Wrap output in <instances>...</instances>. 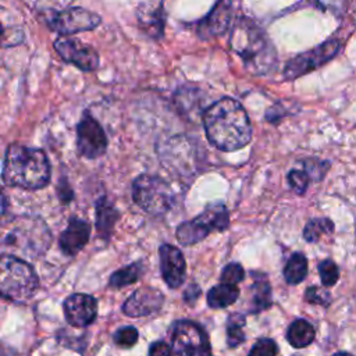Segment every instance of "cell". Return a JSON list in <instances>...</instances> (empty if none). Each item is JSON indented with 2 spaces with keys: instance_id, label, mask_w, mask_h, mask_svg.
I'll list each match as a JSON object with an SVG mask.
<instances>
[{
  "instance_id": "74e56055",
  "label": "cell",
  "mask_w": 356,
  "mask_h": 356,
  "mask_svg": "<svg viewBox=\"0 0 356 356\" xmlns=\"http://www.w3.org/2000/svg\"><path fill=\"white\" fill-rule=\"evenodd\" d=\"M7 206H8L7 196H6V193L3 192V189L0 188V222H1V220H3V217H4V214H6V211H7Z\"/></svg>"
},
{
  "instance_id": "7a4b0ae2",
  "label": "cell",
  "mask_w": 356,
  "mask_h": 356,
  "mask_svg": "<svg viewBox=\"0 0 356 356\" xmlns=\"http://www.w3.org/2000/svg\"><path fill=\"white\" fill-rule=\"evenodd\" d=\"M231 47L254 75L270 72L277 65V51L264 29L248 17L236 19L231 32Z\"/></svg>"
},
{
  "instance_id": "ba28073f",
  "label": "cell",
  "mask_w": 356,
  "mask_h": 356,
  "mask_svg": "<svg viewBox=\"0 0 356 356\" xmlns=\"http://www.w3.org/2000/svg\"><path fill=\"white\" fill-rule=\"evenodd\" d=\"M171 345L177 356H211L204 330L193 321H177L172 325Z\"/></svg>"
},
{
  "instance_id": "8fae6325",
  "label": "cell",
  "mask_w": 356,
  "mask_h": 356,
  "mask_svg": "<svg viewBox=\"0 0 356 356\" xmlns=\"http://www.w3.org/2000/svg\"><path fill=\"white\" fill-rule=\"evenodd\" d=\"M76 147L86 159H97L107 149V136L102 125L88 111L76 125Z\"/></svg>"
},
{
  "instance_id": "7402d4cb",
  "label": "cell",
  "mask_w": 356,
  "mask_h": 356,
  "mask_svg": "<svg viewBox=\"0 0 356 356\" xmlns=\"http://www.w3.org/2000/svg\"><path fill=\"white\" fill-rule=\"evenodd\" d=\"M239 296V289L235 285L220 284L207 292V303L213 309H222L232 305Z\"/></svg>"
},
{
  "instance_id": "5bb4252c",
  "label": "cell",
  "mask_w": 356,
  "mask_h": 356,
  "mask_svg": "<svg viewBox=\"0 0 356 356\" xmlns=\"http://www.w3.org/2000/svg\"><path fill=\"white\" fill-rule=\"evenodd\" d=\"M64 316L74 327H86L97 316V302L93 296L86 293H72L64 303Z\"/></svg>"
},
{
  "instance_id": "83f0119b",
  "label": "cell",
  "mask_w": 356,
  "mask_h": 356,
  "mask_svg": "<svg viewBox=\"0 0 356 356\" xmlns=\"http://www.w3.org/2000/svg\"><path fill=\"white\" fill-rule=\"evenodd\" d=\"M243 324H245V318L242 316H238L236 321L229 318V324L227 327V342L231 348H234L245 341V335L242 331Z\"/></svg>"
},
{
  "instance_id": "e575fe53",
  "label": "cell",
  "mask_w": 356,
  "mask_h": 356,
  "mask_svg": "<svg viewBox=\"0 0 356 356\" xmlns=\"http://www.w3.org/2000/svg\"><path fill=\"white\" fill-rule=\"evenodd\" d=\"M305 299L310 303H318V305H323V306L330 303L328 292H325L324 289H321L318 286H310L309 289H306Z\"/></svg>"
},
{
  "instance_id": "3957f363",
  "label": "cell",
  "mask_w": 356,
  "mask_h": 356,
  "mask_svg": "<svg viewBox=\"0 0 356 356\" xmlns=\"http://www.w3.org/2000/svg\"><path fill=\"white\" fill-rule=\"evenodd\" d=\"M3 179L10 186L29 191L40 189L50 181V164L40 149L13 145L7 149Z\"/></svg>"
},
{
  "instance_id": "ffe728a7",
  "label": "cell",
  "mask_w": 356,
  "mask_h": 356,
  "mask_svg": "<svg viewBox=\"0 0 356 356\" xmlns=\"http://www.w3.org/2000/svg\"><path fill=\"white\" fill-rule=\"evenodd\" d=\"M117 220L118 211L115 210V207L111 203H108L104 197L99 199L96 204V227L99 235L107 239L111 235Z\"/></svg>"
},
{
  "instance_id": "4dcf8cb0",
  "label": "cell",
  "mask_w": 356,
  "mask_h": 356,
  "mask_svg": "<svg viewBox=\"0 0 356 356\" xmlns=\"http://www.w3.org/2000/svg\"><path fill=\"white\" fill-rule=\"evenodd\" d=\"M303 167L310 181H320L330 168V163L325 160H307L303 163Z\"/></svg>"
},
{
  "instance_id": "9c48e42d",
  "label": "cell",
  "mask_w": 356,
  "mask_h": 356,
  "mask_svg": "<svg viewBox=\"0 0 356 356\" xmlns=\"http://www.w3.org/2000/svg\"><path fill=\"white\" fill-rule=\"evenodd\" d=\"M341 46H342L341 40L334 38V39L323 42L321 44L316 46L314 49H312L309 51L298 54L296 57H293L288 61V64L284 70V78L295 79L307 72H312L317 67H320V65L325 64L327 61H330L331 58H334L338 54Z\"/></svg>"
},
{
  "instance_id": "ab89813d",
  "label": "cell",
  "mask_w": 356,
  "mask_h": 356,
  "mask_svg": "<svg viewBox=\"0 0 356 356\" xmlns=\"http://www.w3.org/2000/svg\"><path fill=\"white\" fill-rule=\"evenodd\" d=\"M0 356H6V355H4V352H3V349H1V348H0Z\"/></svg>"
},
{
  "instance_id": "2e32d148",
  "label": "cell",
  "mask_w": 356,
  "mask_h": 356,
  "mask_svg": "<svg viewBox=\"0 0 356 356\" xmlns=\"http://www.w3.org/2000/svg\"><path fill=\"white\" fill-rule=\"evenodd\" d=\"M160 268L165 284L170 288H178L185 280V259L181 250L172 245L164 243L159 249Z\"/></svg>"
},
{
  "instance_id": "e0dca14e",
  "label": "cell",
  "mask_w": 356,
  "mask_h": 356,
  "mask_svg": "<svg viewBox=\"0 0 356 356\" xmlns=\"http://www.w3.org/2000/svg\"><path fill=\"white\" fill-rule=\"evenodd\" d=\"M232 17L231 0H218L213 10L199 22L197 32L202 38H213L227 31Z\"/></svg>"
},
{
  "instance_id": "d6986e66",
  "label": "cell",
  "mask_w": 356,
  "mask_h": 356,
  "mask_svg": "<svg viewBox=\"0 0 356 356\" xmlns=\"http://www.w3.org/2000/svg\"><path fill=\"white\" fill-rule=\"evenodd\" d=\"M136 18L140 28L152 38H160L163 35L164 14L159 3H142L136 10Z\"/></svg>"
},
{
  "instance_id": "1f68e13d",
  "label": "cell",
  "mask_w": 356,
  "mask_h": 356,
  "mask_svg": "<svg viewBox=\"0 0 356 356\" xmlns=\"http://www.w3.org/2000/svg\"><path fill=\"white\" fill-rule=\"evenodd\" d=\"M243 277H245V271L239 263H229L228 266L224 267L221 273L222 284H229V285L238 284L239 281L243 280Z\"/></svg>"
},
{
  "instance_id": "ac0fdd59",
  "label": "cell",
  "mask_w": 356,
  "mask_h": 356,
  "mask_svg": "<svg viewBox=\"0 0 356 356\" xmlns=\"http://www.w3.org/2000/svg\"><path fill=\"white\" fill-rule=\"evenodd\" d=\"M90 225L81 218H71L67 228L61 232L58 243L61 250L68 254H76L89 241Z\"/></svg>"
},
{
  "instance_id": "44dd1931",
  "label": "cell",
  "mask_w": 356,
  "mask_h": 356,
  "mask_svg": "<svg viewBox=\"0 0 356 356\" xmlns=\"http://www.w3.org/2000/svg\"><path fill=\"white\" fill-rule=\"evenodd\" d=\"M286 338L292 346L305 348L313 342L314 328L309 321H306L303 318H298L289 325Z\"/></svg>"
},
{
  "instance_id": "484cf974",
  "label": "cell",
  "mask_w": 356,
  "mask_h": 356,
  "mask_svg": "<svg viewBox=\"0 0 356 356\" xmlns=\"http://www.w3.org/2000/svg\"><path fill=\"white\" fill-rule=\"evenodd\" d=\"M253 295H252V310L254 313L261 312L267 309L271 305V289L270 285L264 281L256 282L253 286Z\"/></svg>"
},
{
  "instance_id": "52a82bcc",
  "label": "cell",
  "mask_w": 356,
  "mask_h": 356,
  "mask_svg": "<svg viewBox=\"0 0 356 356\" xmlns=\"http://www.w3.org/2000/svg\"><path fill=\"white\" fill-rule=\"evenodd\" d=\"M229 216L222 203L207 206L197 217L182 222L177 228V239L181 245H193L204 239L211 231H224L228 227Z\"/></svg>"
},
{
  "instance_id": "603a6c76",
  "label": "cell",
  "mask_w": 356,
  "mask_h": 356,
  "mask_svg": "<svg viewBox=\"0 0 356 356\" xmlns=\"http://www.w3.org/2000/svg\"><path fill=\"white\" fill-rule=\"evenodd\" d=\"M307 259L302 253H293L284 267L285 281L291 285L299 284L306 278Z\"/></svg>"
},
{
  "instance_id": "30bf717a",
  "label": "cell",
  "mask_w": 356,
  "mask_h": 356,
  "mask_svg": "<svg viewBox=\"0 0 356 356\" xmlns=\"http://www.w3.org/2000/svg\"><path fill=\"white\" fill-rule=\"evenodd\" d=\"M46 22L53 31L61 35H72L96 28L100 22V17L82 7H70L61 11H51Z\"/></svg>"
},
{
  "instance_id": "7c38bea8",
  "label": "cell",
  "mask_w": 356,
  "mask_h": 356,
  "mask_svg": "<svg viewBox=\"0 0 356 356\" xmlns=\"http://www.w3.org/2000/svg\"><path fill=\"white\" fill-rule=\"evenodd\" d=\"M54 49L64 61L74 64L82 71L89 72L99 67V56L96 50L82 42L67 36H60L54 42Z\"/></svg>"
},
{
  "instance_id": "4316f807",
  "label": "cell",
  "mask_w": 356,
  "mask_h": 356,
  "mask_svg": "<svg viewBox=\"0 0 356 356\" xmlns=\"http://www.w3.org/2000/svg\"><path fill=\"white\" fill-rule=\"evenodd\" d=\"M318 273L323 285L325 286H332L337 284L339 278V270L337 264L332 260H324L318 264Z\"/></svg>"
},
{
  "instance_id": "f1b7e54d",
  "label": "cell",
  "mask_w": 356,
  "mask_h": 356,
  "mask_svg": "<svg viewBox=\"0 0 356 356\" xmlns=\"http://www.w3.org/2000/svg\"><path fill=\"white\" fill-rule=\"evenodd\" d=\"M286 179H288L291 189L299 195L306 192L309 182H310L309 175L303 170H291L286 175Z\"/></svg>"
},
{
  "instance_id": "d4e9b609",
  "label": "cell",
  "mask_w": 356,
  "mask_h": 356,
  "mask_svg": "<svg viewBox=\"0 0 356 356\" xmlns=\"http://www.w3.org/2000/svg\"><path fill=\"white\" fill-rule=\"evenodd\" d=\"M334 231V222L328 218H313L310 220L305 229H303V238L307 242H316L323 234H332Z\"/></svg>"
},
{
  "instance_id": "cb8c5ba5",
  "label": "cell",
  "mask_w": 356,
  "mask_h": 356,
  "mask_svg": "<svg viewBox=\"0 0 356 356\" xmlns=\"http://www.w3.org/2000/svg\"><path fill=\"white\" fill-rule=\"evenodd\" d=\"M143 273V267L140 263H132L127 267H122L117 271H114L110 277V286L113 288H121V286H127L134 284L135 281H138V278L142 275Z\"/></svg>"
},
{
  "instance_id": "5b68a950",
  "label": "cell",
  "mask_w": 356,
  "mask_h": 356,
  "mask_svg": "<svg viewBox=\"0 0 356 356\" xmlns=\"http://www.w3.org/2000/svg\"><path fill=\"white\" fill-rule=\"evenodd\" d=\"M47 225L36 217H21L13 221V227L6 232L3 245L29 257L44 253L50 245Z\"/></svg>"
},
{
  "instance_id": "8992f818",
  "label": "cell",
  "mask_w": 356,
  "mask_h": 356,
  "mask_svg": "<svg viewBox=\"0 0 356 356\" xmlns=\"http://www.w3.org/2000/svg\"><path fill=\"white\" fill-rule=\"evenodd\" d=\"M132 199L146 213L161 216L172 207L174 191L163 178L142 174L132 184Z\"/></svg>"
},
{
  "instance_id": "f546056e",
  "label": "cell",
  "mask_w": 356,
  "mask_h": 356,
  "mask_svg": "<svg viewBox=\"0 0 356 356\" xmlns=\"http://www.w3.org/2000/svg\"><path fill=\"white\" fill-rule=\"evenodd\" d=\"M114 342L121 348H131L138 342V331L135 327H121L113 337Z\"/></svg>"
},
{
  "instance_id": "d6a6232c",
  "label": "cell",
  "mask_w": 356,
  "mask_h": 356,
  "mask_svg": "<svg viewBox=\"0 0 356 356\" xmlns=\"http://www.w3.org/2000/svg\"><path fill=\"white\" fill-rule=\"evenodd\" d=\"M278 346L270 338L259 339L249 352V356H277Z\"/></svg>"
},
{
  "instance_id": "277c9868",
  "label": "cell",
  "mask_w": 356,
  "mask_h": 356,
  "mask_svg": "<svg viewBox=\"0 0 356 356\" xmlns=\"http://www.w3.org/2000/svg\"><path fill=\"white\" fill-rule=\"evenodd\" d=\"M33 267L14 254H0V296L13 302H25L38 289Z\"/></svg>"
},
{
  "instance_id": "4fadbf2b",
  "label": "cell",
  "mask_w": 356,
  "mask_h": 356,
  "mask_svg": "<svg viewBox=\"0 0 356 356\" xmlns=\"http://www.w3.org/2000/svg\"><path fill=\"white\" fill-rule=\"evenodd\" d=\"M192 143L185 136H174L164 145L161 159L178 174H192L195 171L196 154Z\"/></svg>"
},
{
  "instance_id": "8d00e7d4",
  "label": "cell",
  "mask_w": 356,
  "mask_h": 356,
  "mask_svg": "<svg viewBox=\"0 0 356 356\" xmlns=\"http://www.w3.org/2000/svg\"><path fill=\"white\" fill-rule=\"evenodd\" d=\"M199 295H200V289H199V286L192 284V285H189V286L185 289V292H184V299H185L188 303H191V302L196 300Z\"/></svg>"
},
{
  "instance_id": "6da1fadb",
  "label": "cell",
  "mask_w": 356,
  "mask_h": 356,
  "mask_svg": "<svg viewBox=\"0 0 356 356\" xmlns=\"http://www.w3.org/2000/svg\"><path fill=\"white\" fill-rule=\"evenodd\" d=\"M203 125L209 142L222 152L246 146L252 139V127L245 108L231 97L214 102L203 113Z\"/></svg>"
},
{
  "instance_id": "d590c367",
  "label": "cell",
  "mask_w": 356,
  "mask_h": 356,
  "mask_svg": "<svg viewBox=\"0 0 356 356\" xmlns=\"http://www.w3.org/2000/svg\"><path fill=\"white\" fill-rule=\"evenodd\" d=\"M149 356H172V350L165 342L157 341L150 345Z\"/></svg>"
},
{
  "instance_id": "9a60e30c",
  "label": "cell",
  "mask_w": 356,
  "mask_h": 356,
  "mask_svg": "<svg viewBox=\"0 0 356 356\" xmlns=\"http://www.w3.org/2000/svg\"><path fill=\"white\" fill-rule=\"evenodd\" d=\"M163 293L150 286L136 289L122 305V312L129 317H142L157 312L163 305Z\"/></svg>"
},
{
  "instance_id": "f35d334b",
  "label": "cell",
  "mask_w": 356,
  "mask_h": 356,
  "mask_svg": "<svg viewBox=\"0 0 356 356\" xmlns=\"http://www.w3.org/2000/svg\"><path fill=\"white\" fill-rule=\"evenodd\" d=\"M332 356H353V355H350V353H348V352H337V353H334Z\"/></svg>"
},
{
  "instance_id": "836d02e7",
  "label": "cell",
  "mask_w": 356,
  "mask_h": 356,
  "mask_svg": "<svg viewBox=\"0 0 356 356\" xmlns=\"http://www.w3.org/2000/svg\"><path fill=\"white\" fill-rule=\"evenodd\" d=\"M24 33L19 29H8L0 22V47H10L21 43Z\"/></svg>"
}]
</instances>
